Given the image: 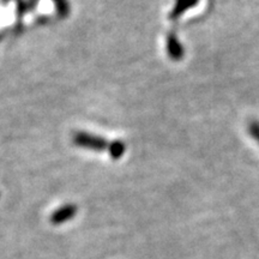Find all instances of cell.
<instances>
[{
    "label": "cell",
    "mask_w": 259,
    "mask_h": 259,
    "mask_svg": "<svg viewBox=\"0 0 259 259\" xmlns=\"http://www.w3.org/2000/svg\"><path fill=\"white\" fill-rule=\"evenodd\" d=\"M74 142L80 147L94 149V150H102L107 147V143L102 138L85 134H78L74 136Z\"/></svg>",
    "instance_id": "obj_1"
},
{
    "label": "cell",
    "mask_w": 259,
    "mask_h": 259,
    "mask_svg": "<svg viewBox=\"0 0 259 259\" xmlns=\"http://www.w3.org/2000/svg\"><path fill=\"white\" fill-rule=\"evenodd\" d=\"M76 215V208L73 205H65L63 208L58 209L56 212L52 215L51 221L53 225H61V223L69 221Z\"/></svg>",
    "instance_id": "obj_2"
},
{
    "label": "cell",
    "mask_w": 259,
    "mask_h": 259,
    "mask_svg": "<svg viewBox=\"0 0 259 259\" xmlns=\"http://www.w3.org/2000/svg\"><path fill=\"white\" fill-rule=\"evenodd\" d=\"M124 151H125V145L122 144L121 142H114V143L111 145V154L113 157L115 158L120 157Z\"/></svg>",
    "instance_id": "obj_3"
}]
</instances>
